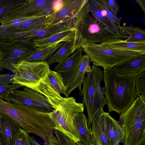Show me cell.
<instances>
[{"mask_svg": "<svg viewBox=\"0 0 145 145\" xmlns=\"http://www.w3.org/2000/svg\"><path fill=\"white\" fill-rule=\"evenodd\" d=\"M103 73L105 86L102 89L107 101L108 112H124L138 96L135 85L137 75L121 74L112 68L104 69Z\"/></svg>", "mask_w": 145, "mask_h": 145, "instance_id": "6da1fadb", "label": "cell"}, {"mask_svg": "<svg viewBox=\"0 0 145 145\" xmlns=\"http://www.w3.org/2000/svg\"><path fill=\"white\" fill-rule=\"evenodd\" d=\"M0 113L8 116L28 133L35 135L43 140L48 137L56 127L49 113L0 98Z\"/></svg>", "mask_w": 145, "mask_h": 145, "instance_id": "7a4b0ae2", "label": "cell"}, {"mask_svg": "<svg viewBox=\"0 0 145 145\" xmlns=\"http://www.w3.org/2000/svg\"><path fill=\"white\" fill-rule=\"evenodd\" d=\"M48 100L54 109L49 114L56 125L55 129L75 143L80 142L73 116L75 114L84 112V104L77 102L73 97H63L57 93L50 97Z\"/></svg>", "mask_w": 145, "mask_h": 145, "instance_id": "3957f363", "label": "cell"}, {"mask_svg": "<svg viewBox=\"0 0 145 145\" xmlns=\"http://www.w3.org/2000/svg\"><path fill=\"white\" fill-rule=\"evenodd\" d=\"M120 117L124 133L123 145H145V96L138 95Z\"/></svg>", "mask_w": 145, "mask_h": 145, "instance_id": "277c9868", "label": "cell"}, {"mask_svg": "<svg viewBox=\"0 0 145 145\" xmlns=\"http://www.w3.org/2000/svg\"><path fill=\"white\" fill-rule=\"evenodd\" d=\"M86 74V76L83 80V88L79 95L83 96V103L88 114V127L91 128L93 118L103 110V107L107 105V102L101 87L103 78V71L99 67L93 65Z\"/></svg>", "mask_w": 145, "mask_h": 145, "instance_id": "5b68a950", "label": "cell"}, {"mask_svg": "<svg viewBox=\"0 0 145 145\" xmlns=\"http://www.w3.org/2000/svg\"><path fill=\"white\" fill-rule=\"evenodd\" d=\"M90 61L104 69L115 66L143 53L113 48L101 44L86 43L81 47Z\"/></svg>", "mask_w": 145, "mask_h": 145, "instance_id": "8992f818", "label": "cell"}, {"mask_svg": "<svg viewBox=\"0 0 145 145\" xmlns=\"http://www.w3.org/2000/svg\"><path fill=\"white\" fill-rule=\"evenodd\" d=\"M15 73L12 84H17L31 89L38 85L50 69L46 62L20 61L13 65Z\"/></svg>", "mask_w": 145, "mask_h": 145, "instance_id": "52a82bcc", "label": "cell"}, {"mask_svg": "<svg viewBox=\"0 0 145 145\" xmlns=\"http://www.w3.org/2000/svg\"><path fill=\"white\" fill-rule=\"evenodd\" d=\"M38 48L30 41H0V49L3 56L0 60V67L15 74V70L13 65L25 59Z\"/></svg>", "mask_w": 145, "mask_h": 145, "instance_id": "ba28073f", "label": "cell"}, {"mask_svg": "<svg viewBox=\"0 0 145 145\" xmlns=\"http://www.w3.org/2000/svg\"><path fill=\"white\" fill-rule=\"evenodd\" d=\"M89 13L86 14L84 22L83 36L86 43L101 44L115 40H124L128 38L126 34H117L101 25Z\"/></svg>", "mask_w": 145, "mask_h": 145, "instance_id": "9c48e42d", "label": "cell"}, {"mask_svg": "<svg viewBox=\"0 0 145 145\" xmlns=\"http://www.w3.org/2000/svg\"><path fill=\"white\" fill-rule=\"evenodd\" d=\"M9 98L10 103L24 105L42 112L49 113L54 110L45 96L29 88L12 91Z\"/></svg>", "mask_w": 145, "mask_h": 145, "instance_id": "30bf717a", "label": "cell"}, {"mask_svg": "<svg viewBox=\"0 0 145 145\" xmlns=\"http://www.w3.org/2000/svg\"><path fill=\"white\" fill-rule=\"evenodd\" d=\"M54 1L26 0L24 4L11 11L6 16L36 17L50 14L54 13L52 8Z\"/></svg>", "mask_w": 145, "mask_h": 145, "instance_id": "8fae6325", "label": "cell"}, {"mask_svg": "<svg viewBox=\"0 0 145 145\" xmlns=\"http://www.w3.org/2000/svg\"><path fill=\"white\" fill-rule=\"evenodd\" d=\"M82 53V48L78 49L65 60L58 63L55 67L56 71L61 76L66 88L74 78L79 70Z\"/></svg>", "mask_w": 145, "mask_h": 145, "instance_id": "7c38bea8", "label": "cell"}, {"mask_svg": "<svg viewBox=\"0 0 145 145\" xmlns=\"http://www.w3.org/2000/svg\"><path fill=\"white\" fill-rule=\"evenodd\" d=\"M88 0H66L64 7L57 12L54 13L53 20L50 26L65 22L73 25L76 18Z\"/></svg>", "mask_w": 145, "mask_h": 145, "instance_id": "4fadbf2b", "label": "cell"}, {"mask_svg": "<svg viewBox=\"0 0 145 145\" xmlns=\"http://www.w3.org/2000/svg\"><path fill=\"white\" fill-rule=\"evenodd\" d=\"M103 127L110 145H119L123 142L124 133L120 122L113 118L108 112L102 111Z\"/></svg>", "mask_w": 145, "mask_h": 145, "instance_id": "5bb4252c", "label": "cell"}, {"mask_svg": "<svg viewBox=\"0 0 145 145\" xmlns=\"http://www.w3.org/2000/svg\"><path fill=\"white\" fill-rule=\"evenodd\" d=\"M21 128L12 119L0 113V134L3 145H13Z\"/></svg>", "mask_w": 145, "mask_h": 145, "instance_id": "9a60e30c", "label": "cell"}, {"mask_svg": "<svg viewBox=\"0 0 145 145\" xmlns=\"http://www.w3.org/2000/svg\"><path fill=\"white\" fill-rule=\"evenodd\" d=\"M74 33L75 28L72 27L48 37L33 40L32 42L38 48L47 47L61 42H66L73 40Z\"/></svg>", "mask_w": 145, "mask_h": 145, "instance_id": "2e32d148", "label": "cell"}, {"mask_svg": "<svg viewBox=\"0 0 145 145\" xmlns=\"http://www.w3.org/2000/svg\"><path fill=\"white\" fill-rule=\"evenodd\" d=\"M112 68L121 74L133 73L138 75L145 71V54L120 63Z\"/></svg>", "mask_w": 145, "mask_h": 145, "instance_id": "e0dca14e", "label": "cell"}, {"mask_svg": "<svg viewBox=\"0 0 145 145\" xmlns=\"http://www.w3.org/2000/svg\"><path fill=\"white\" fill-rule=\"evenodd\" d=\"M54 13L33 17L14 27L16 32L33 31L49 26L53 20Z\"/></svg>", "mask_w": 145, "mask_h": 145, "instance_id": "ac0fdd59", "label": "cell"}, {"mask_svg": "<svg viewBox=\"0 0 145 145\" xmlns=\"http://www.w3.org/2000/svg\"><path fill=\"white\" fill-rule=\"evenodd\" d=\"M89 10L93 18L102 26L117 34L122 33L119 27L103 11L94 0L89 1Z\"/></svg>", "mask_w": 145, "mask_h": 145, "instance_id": "d6986e66", "label": "cell"}, {"mask_svg": "<svg viewBox=\"0 0 145 145\" xmlns=\"http://www.w3.org/2000/svg\"><path fill=\"white\" fill-rule=\"evenodd\" d=\"M88 2L89 1L84 5L75 19L73 26L75 28V33L72 47V53L81 48L86 43L85 40L83 36V32L84 18L87 14L89 12Z\"/></svg>", "mask_w": 145, "mask_h": 145, "instance_id": "ffe728a7", "label": "cell"}, {"mask_svg": "<svg viewBox=\"0 0 145 145\" xmlns=\"http://www.w3.org/2000/svg\"><path fill=\"white\" fill-rule=\"evenodd\" d=\"M73 119L80 142L85 145H91V129L88 127V119L85 114L83 112L75 114Z\"/></svg>", "mask_w": 145, "mask_h": 145, "instance_id": "44dd1931", "label": "cell"}, {"mask_svg": "<svg viewBox=\"0 0 145 145\" xmlns=\"http://www.w3.org/2000/svg\"><path fill=\"white\" fill-rule=\"evenodd\" d=\"M93 118L91 125V145H110L103 127L102 111Z\"/></svg>", "mask_w": 145, "mask_h": 145, "instance_id": "7402d4cb", "label": "cell"}, {"mask_svg": "<svg viewBox=\"0 0 145 145\" xmlns=\"http://www.w3.org/2000/svg\"><path fill=\"white\" fill-rule=\"evenodd\" d=\"M90 59L86 55H83L79 70L75 78L66 88L63 94L67 97L74 89L78 88L80 91L83 80L86 72L91 68L90 66Z\"/></svg>", "mask_w": 145, "mask_h": 145, "instance_id": "603a6c76", "label": "cell"}, {"mask_svg": "<svg viewBox=\"0 0 145 145\" xmlns=\"http://www.w3.org/2000/svg\"><path fill=\"white\" fill-rule=\"evenodd\" d=\"M113 48L128 51H134L145 54V42H135L124 40H115L100 44Z\"/></svg>", "mask_w": 145, "mask_h": 145, "instance_id": "cb8c5ba5", "label": "cell"}, {"mask_svg": "<svg viewBox=\"0 0 145 145\" xmlns=\"http://www.w3.org/2000/svg\"><path fill=\"white\" fill-rule=\"evenodd\" d=\"M64 42H61L47 47L38 48L33 53L24 60L33 62H46Z\"/></svg>", "mask_w": 145, "mask_h": 145, "instance_id": "d4e9b609", "label": "cell"}, {"mask_svg": "<svg viewBox=\"0 0 145 145\" xmlns=\"http://www.w3.org/2000/svg\"><path fill=\"white\" fill-rule=\"evenodd\" d=\"M14 75V74H0V98L10 103V93L13 90L24 87L17 84H10Z\"/></svg>", "mask_w": 145, "mask_h": 145, "instance_id": "484cf974", "label": "cell"}, {"mask_svg": "<svg viewBox=\"0 0 145 145\" xmlns=\"http://www.w3.org/2000/svg\"><path fill=\"white\" fill-rule=\"evenodd\" d=\"M50 86L58 94H63L66 89L60 75L50 69L45 77L41 80Z\"/></svg>", "mask_w": 145, "mask_h": 145, "instance_id": "4316f807", "label": "cell"}, {"mask_svg": "<svg viewBox=\"0 0 145 145\" xmlns=\"http://www.w3.org/2000/svg\"><path fill=\"white\" fill-rule=\"evenodd\" d=\"M121 33L129 35L125 41L141 42H145V31L141 28L132 25L129 26H120L119 27Z\"/></svg>", "mask_w": 145, "mask_h": 145, "instance_id": "83f0119b", "label": "cell"}, {"mask_svg": "<svg viewBox=\"0 0 145 145\" xmlns=\"http://www.w3.org/2000/svg\"><path fill=\"white\" fill-rule=\"evenodd\" d=\"M73 40L64 42L63 44L46 61L48 65L60 62L66 59L72 53V47Z\"/></svg>", "mask_w": 145, "mask_h": 145, "instance_id": "f1b7e54d", "label": "cell"}, {"mask_svg": "<svg viewBox=\"0 0 145 145\" xmlns=\"http://www.w3.org/2000/svg\"><path fill=\"white\" fill-rule=\"evenodd\" d=\"M26 0H0V23L10 12L22 5Z\"/></svg>", "mask_w": 145, "mask_h": 145, "instance_id": "f546056e", "label": "cell"}, {"mask_svg": "<svg viewBox=\"0 0 145 145\" xmlns=\"http://www.w3.org/2000/svg\"><path fill=\"white\" fill-rule=\"evenodd\" d=\"M135 85L137 96H145V71L137 76Z\"/></svg>", "mask_w": 145, "mask_h": 145, "instance_id": "4dcf8cb0", "label": "cell"}, {"mask_svg": "<svg viewBox=\"0 0 145 145\" xmlns=\"http://www.w3.org/2000/svg\"><path fill=\"white\" fill-rule=\"evenodd\" d=\"M100 7L104 12L112 21L114 22L119 27H120L121 17L118 18L115 16L109 10L104 0H94Z\"/></svg>", "mask_w": 145, "mask_h": 145, "instance_id": "1f68e13d", "label": "cell"}, {"mask_svg": "<svg viewBox=\"0 0 145 145\" xmlns=\"http://www.w3.org/2000/svg\"><path fill=\"white\" fill-rule=\"evenodd\" d=\"M13 145H31L29 133L21 128L17 135Z\"/></svg>", "mask_w": 145, "mask_h": 145, "instance_id": "d6a6232c", "label": "cell"}, {"mask_svg": "<svg viewBox=\"0 0 145 145\" xmlns=\"http://www.w3.org/2000/svg\"><path fill=\"white\" fill-rule=\"evenodd\" d=\"M59 145H77L71 139L60 131L54 129L53 130Z\"/></svg>", "mask_w": 145, "mask_h": 145, "instance_id": "836d02e7", "label": "cell"}, {"mask_svg": "<svg viewBox=\"0 0 145 145\" xmlns=\"http://www.w3.org/2000/svg\"><path fill=\"white\" fill-rule=\"evenodd\" d=\"M106 5L110 11L115 16H116L119 7L114 0H104Z\"/></svg>", "mask_w": 145, "mask_h": 145, "instance_id": "e575fe53", "label": "cell"}, {"mask_svg": "<svg viewBox=\"0 0 145 145\" xmlns=\"http://www.w3.org/2000/svg\"><path fill=\"white\" fill-rule=\"evenodd\" d=\"M66 0H54L52 4V10L54 13H56L62 8L65 6Z\"/></svg>", "mask_w": 145, "mask_h": 145, "instance_id": "d590c367", "label": "cell"}, {"mask_svg": "<svg viewBox=\"0 0 145 145\" xmlns=\"http://www.w3.org/2000/svg\"><path fill=\"white\" fill-rule=\"evenodd\" d=\"M43 140L45 145H59L56 138L53 134V131L52 132L48 137Z\"/></svg>", "mask_w": 145, "mask_h": 145, "instance_id": "8d00e7d4", "label": "cell"}, {"mask_svg": "<svg viewBox=\"0 0 145 145\" xmlns=\"http://www.w3.org/2000/svg\"><path fill=\"white\" fill-rule=\"evenodd\" d=\"M142 9L144 13H145V0H136Z\"/></svg>", "mask_w": 145, "mask_h": 145, "instance_id": "74e56055", "label": "cell"}, {"mask_svg": "<svg viewBox=\"0 0 145 145\" xmlns=\"http://www.w3.org/2000/svg\"><path fill=\"white\" fill-rule=\"evenodd\" d=\"M30 140L31 145H41L38 143L33 136L30 137Z\"/></svg>", "mask_w": 145, "mask_h": 145, "instance_id": "f35d334b", "label": "cell"}, {"mask_svg": "<svg viewBox=\"0 0 145 145\" xmlns=\"http://www.w3.org/2000/svg\"><path fill=\"white\" fill-rule=\"evenodd\" d=\"M76 144H77V145H85L83 143L80 142H78L76 143Z\"/></svg>", "mask_w": 145, "mask_h": 145, "instance_id": "ab89813d", "label": "cell"}, {"mask_svg": "<svg viewBox=\"0 0 145 145\" xmlns=\"http://www.w3.org/2000/svg\"><path fill=\"white\" fill-rule=\"evenodd\" d=\"M3 57V55L1 52L0 49V60Z\"/></svg>", "mask_w": 145, "mask_h": 145, "instance_id": "60d3db41", "label": "cell"}, {"mask_svg": "<svg viewBox=\"0 0 145 145\" xmlns=\"http://www.w3.org/2000/svg\"><path fill=\"white\" fill-rule=\"evenodd\" d=\"M0 145H3L0 134Z\"/></svg>", "mask_w": 145, "mask_h": 145, "instance_id": "b9f144b4", "label": "cell"}, {"mask_svg": "<svg viewBox=\"0 0 145 145\" xmlns=\"http://www.w3.org/2000/svg\"><path fill=\"white\" fill-rule=\"evenodd\" d=\"M3 69L0 67V72L3 70Z\"/></svg>", "mask_w": 145, "mask_h": 145, "instance_id": "7bdbcfd3", "label": "cell"}]
</instances>
